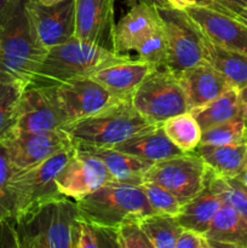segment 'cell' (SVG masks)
<instances>
[{
	"label": "cell",
	"mask_w": 247,
	"mask_h": 248,
	"mask_svg": "<svg viewBox=\"0 0 247 248\" xmlns=\"http://www.w3.org/2000/svg\"><path fill=\"white\" fill-rule=\"evenodd\" d=\"M46 52L28 0H11L0 17V82L28 87Z\"/></svg>",
	"instance_id": "obj_1"
},
{
	"label": "cell",
	"mask_w": 247,
	"mask_h": 248,
	"mask_svg": "<svg viewBox=\"0 0 247 248\" xmlns=\"http://www.w3.org/2000/svg\"><path fill=\"white\" fill-rule=\"evenodd\" d=\"M79 217L77 201L50 199L12 220L18 248H73V228Z\"/></svg>",
	"instance_id": "obj_2"
},
{
	"label": "cell",
	"mask_w": 247,
	"mask_h": 248,
	"mask_svg": "<svg viewBox=\"0 0 247 248\" xmlns=\"http://www.w3.org/2000/svg\"><path fill=\"white\" fill-rule=\"evenodd\" d=\"M159 126L138 113L131 99H126L93 115L65 124L61 128L77 148H114L133 136Z\"/></svg>",
	"instance_id": "obj_3"
},
{
	"label": "cell",
	"mask_w": 247,
	"mask_h": 248,
	"mask_svg": "<svg viewBox=\"0 0 247 248\" xmlns=\"http://www.w3.org/2000/svg\"><path fill=\"white\" fill-rule=\"evenodd\" d=\"M130 58L132 57L91 45L74 36L48 48L28 87H48L75 78L92 77L103 68L126 62Z\"/></svg>",
	"instance_id": "obj_4"
},
{
	"label": "cell",
	"mask_w": 247,
	"mask_h": 248,
	"mask_svg": "<svg viewBox=\"0 0 247 248\" xmlns=\"http://www.w3.org/2000/svg\"><path fill=\"white\" fill-rule=\"evenodd\" d=\"M77 203L80 218L110 228L154 215L143 189L136 184L109 182Z\"/></svg>",
	"instance_id": "obj_5"
},
{
	"label": "cell",
	"mask_w": 247,
	"mask_h": 248,
	"mask_svg": "<svg viewBox=\"0 0 247 248\" xmlns=\"http://www.w3.org/2000/svg\"><path fill=\"white\" fill-rule=\"evenodd\" d=\"M77 153L74 144L64 148L45 161L22 171H14L10 179L14 217H19L39 203L62 196L56 186V178Z\"/></svg>",
	"instance_id": "obj_6"
},
{
	"label": "cell",
	"mask_w": 247,
	"mask_h": 248,
	"mask_svg": "<svg viewBox=\"0 0 247 248\" xmlns=\"http://www.w3.org/2000/svg\"><path fill=\"white\" fill-rule=\"evenodd\" d=\"M131 101L138 113L156 125L189 111L183 87L177 75L167 68H154L136 90Z\"/></svg>",
	"instance_id": "obj_7"
},
{
	"label": "cell",
	"mask_w": 247,
	"mask_h": 248,
	"mask_svg": "<svg viewBox=\"0 0 247 248\" xmlns=\"http://www.w3.org/2000/svg\"><path fill=\"white\" fill-rule=\"evenodd\" d=\"M39 89H43L50 97L67 124L93 115L121 102L92 77L75 78L53 86Z\"/></svg>",
	"instance_id": "obj_8"
},
{
	"label": "cell",
	"mask_w": 247,
	"mask_h": 248,
	"mask_svg": "<svg viewBox=\"0 0 247 248\" xmlns=\"http://www.w3.org/2000/svg\"><path fill=\"white\" fill-rule=\"evenodd\" d=\"M167 36V69L178 75L203 61L202 34L184 9H159Z\"/></svg>",
	"instance_id": "obj_9"
},
{
	"label": "cell",
	"mask_w": 247,
	"mask_h": 248,
	"mask_svg": "<svg viewBox=\"0 0 247 248\" xmlns=\"http://www.w3.org/2000/svg\"><path fill=\"white\" fill-rule=\"evenodd\" d=\"M206 171L207 166L195 152L184 153L153 164L143 181L159 184L184 205L203 188Z\"/></svg>",
	"instance_id": "obj_10"
},
{
	"label": "cell",
	"mask_w": 247,
	"mask_h": 248,
	"mask_svg": "<svg viewBox=\"0 0 247 248\" xmlns=\"http://www.w3.org/2000/svg\"><path fill=\"white\" fill-rule=\"evenodd\" d=\"M109 182H113V178L104 162L90 153L77 149L56 178V186L62 195L79 201Z\"/></svg>",
	"instance_id": "obj_11"
},
{
	"label": "cell",
	"mask_w": 247,
	"mask_h": 248,
	"mask_svg": "<svg viewBox=\"0 0 247 248\" xmlns=\"http://www.w3.org/2000/svg\"><path fill=\"white\" fill-rule=\"evenodd\" d=\"M115 0H75V38L115 52Z\"/></svg>",
	"instance_id": "obj_12"
},
{
	"label": "cell",
	"mask_w": 247,
	"mask_h": 248,
	"mask_svg": "<svg viewBox=\"0 0 247 248\" xmlns=\"http://www.w3.org/2000/svg\"><path fill=\"white\" fill-rule=\"evenodd\" d=\"M2 144L6 147L14 171H22L45 161L73 143L60 128L50 132H17Z\"/></svg>",
	"instance_id": "obj_13"
},
{
	"label": "cell",
	"mask_w": 247,
	"mask_h": 248,
	"mask_svg": "<svg viewBox=\"0 0 247 248\" xmlns=\"http://www.w3.org/2000/svg\"><path fill=\"white\" fill-rule=\"evenodd\" d=\"M201 33L220 47L247 55V27L232 17L206 5L185 7Z\"/></svg>",
	"instance_id": "obj_14"
},
{
	"label": "cell",
	"mask_w": 247,
	"mask_h": 248,
	"mask_svg": "<svg viewBox=\"0 0 247 248\" xmlns=\"http://www.w3.org/2000/svg\"><path fill=\"white\" fill-rule=\"evenodd\" d=\"M28 9L39 38L47 50L75 36V0H64L55 5L28 0Z\"/></svg>",
	"instance_id": "obj_15"
},
{
	"label": "cell",
	"mask_w": 247,
	"mask_h": 248,
	"mask_svg": "<svg viewBox=\"0 0 247 248\" xmlns=\"http://www.w3.org/2000/svg\"><path fill=\"white\" fill-rule=\"evenodd\" d=\"M65 124L64 116L43 89L26 87L23 90L19 101L17 132H50L60 130Z\"/></svg>",
	"instance_id": "obj_16"
},
{
	"label": "cell",
	"mask_w": 247,
	"mask_h": 248,
	"mask_svg": "<svg viewBox=\"0 0 247 248\" xmlns=\"http://www.w3.org/2000/svg\"><path fill=\"white\" fill-rule=\"evenodd\" d=\"M186 97L189 110L206 106L232 87L210 63L202 61L177 75Z\"/></svg>",
	"instance_id": "obj_17"
},
{
	"label": "cell",
	"mask_w": 247,
	"mask_h": 248,
	"mask_svg": "<svg viewBox=\"0 0 247 248\" xmlns=\"http://www.w3.org/2000/svg\"><path fill=\"white\" fill-rule=\"evenodd\" d=\"M160 22L159 7L147 2L132 5L127 14L116 23L115 52L127 56L135 52L137 46Z\"/></svg>",
	"instance_id": "obj_18"
},
{
	"label": "cell",
	"mask_w": 247,
	"mask_h": 248,
	"mask_svg": "<svg viewBox=\"0 0 247 248\" xmlns=\"http://www.w3.org/2000/svg\"><path fill=\"white\" fill-rule=\"evenodd\" d=\"M153 69L154 67L145 61L130 58L126 62L103 68L94 73L92 78L116 98L125 101L132 99L136 90Z\"/></svg>",
	"instance_id": "obj_19"
},
{
	"label": "cell",
	"mask_w": 247,
	"mask_h": 248,
	"mask_svg": "<svg viewBox=\"0 0 247 248\" xmlns=\"http://www.w3.org/2000/svg\"><path fill=\"white\" fill-rule=\"evenodd\" d=\"M222 205V198L212 186L206 171L205 186L200 193L182 206L181 212L176 217L177 222L183 229L205 234Z\"/></svg>",
	"instance_id": "obj_20"
},
{
	"label": "cell",
	"mask_w": 247,
	"mask_h": 248,
	"mask_svg": "<svg viewBox=\"0 0 247 248\" xmlns=\"http://www.w3.org/2000/svg\"><path fill=\"white\" fill-rule=\"evenodd\" d=\"M119 152L126 153L132 156L142 159L144 161L155 164L177 155L184 154L178 147L173 144L166 133L162 130L161 125L155 130L133 136L114 147Z\"/></svg>",
	"instance_id": "obj_21"
},
{
	"label": "cell",
	"mask_w": 247,
	"mask_h": 248,
	"mask_svg": "<svg viewBox=\"0 0 247 248\" xmlns=\"http://www.w3.org/2000/svg\"><path fill=\"white\" fill-rule=\"evenodd\" d=\"M205 236L211 248H247V220L223 202Z\"/></svg>",
	"instance_id": "obj_22"
},
{
	"label": "cell",
	"mask_w": 247,
	"mask_h": 248,
	"mask_svg": "<svg viewBox=\"0 0 247 248\" xmlns=\"http://www.w3.org/2000/svg\"><path fill=\"white\" fill-rule=\"evenodd\" d=\"M77 149L99 157L108 169L113 182H119V183L139 186L144 179L147 171L153 165L130 154L119 152L114 148L79 147Z\"/></svg>",
	"instance_id": "obj_23"
},
{
	"label": "cell",
	"mask_w": 247,
	"mask_h": 248,
	"mask_svg": "<svg viewBox=\"0 0 247 248\" xmlns=\"http://www.w3.org/2000/svg\"><path fill=\"white\" fill-rule=\"evenodd\" d=\"M206 166L216 174L225 178H236L247 166V148L237 144H199L194 150Z\"/></svg>",
	"instance_id": "obj_24"
},
{
	"label": "cell",
	"mask_w": 247,
	"mask_h": 248,
	"mask_svg": "<svg viewBox=\"0 0 247 248\" xmlns=\"http://www.w3.org/2000/svg\"><path fill=\"white\" fill-rule=\"evenodd\" d=\"M202 45L203 61L218 70L235 89L241 90L247 86V55L220 47L203 34Z\"/></svg>",
	"instance_id": "obj_25"
},
{
	"label": "cell",
	"mask_w": 247,
	"mask_h": 248,
	"mask_svg": "<svg viewBox=\"0 0 247 248\" xmlns=\"http://www.w3.org/2000/svg\"><path fill=\"white\" fill-rule=\"evenodd\" d=\"M189 111L193 114L202 131L237 116H244L239 90L235 87H230L206 106Z\"/></svg>",
	"instance_id": "obj_26"
},
{
	"label": "cell",
	"mask_w": 247,
	"mask_h": 248,
	"mask_svg": "<svg viewBox=\"0 0 247 248\" xmlns=\"http://www.w3.org/2000/svg\"><path fill=\"white\" fill-rule=\"evenodd\" d=\"M161 127L169 140L183 153H191L201 142L202 130L190 111L167 119Z\"/></svg>",
	"instance_id": "obj_27"
},
{
	"label": "cell",
	"mask_w": 247,
	"mask_h": 248,
	"mask_svg": "<svg viewBox=\"0 0 247 248\" xmlns=\"http://www.w3.org/2000/svg\"><path fill=\"white\" fill-rule=\"evenodd\" d=\"M138 222L153 248H176L177 240L183 230L176 217L154 213L140 218Z\"/></svg>",
	"instance_id": "obj_28"
},
{
	"label": "cell",
	"mask_w": 247,
	"mask_h": 248,
	"mask_svg": "<svg viewBox=\"0 0 247 248\" xmlns=\"http://www.w3.org/2000/svg\"><path fill=\"white\" fill-rule=\"evenodd\" d=\"M73 248H119L116 228L77 217L73 228Z\"/></svg>",
	"instance_id": "obj_29"
},
{
	"label": "cell",
	"mask_w": 247,
	"mask_h": 248,
	"mask_svg": "<svg viewBox=\"0 0 247 248\" xmlns=\"http://www.w3.org/2000/svg\"><path fill=\"white\" fill-rule=\"evenodd\" d=\"M24 87L0 82V143H5L17 132L19 101Z\"/></svg>",
	"instance_id": "obj_30"
},
{
	"label": "cell",
	"mask_w": 247,
	"mask_h": 248,
	"mask_svg": "<svg viewBox=\"0 0 247 248\" xmlns=\"http://www.w3.org/2000/svg\"><path fill=\"white\" fill-rule=\"evenodd\" d=\"M207 176L223 202L234 208L247 220V188L236 178H225L216 174L207 167Z\"/></svg>",
	"instance_id": "obj_31"
},
{
	"label": "cell",
	"mask_w": 247,
	"mask_h": 248,
	"mask_svg": "<svg viewBox=\"0 0 247 248\" xmlns=\"http://www.w3.org/2000/svg\"><path fill=\"white\" fill-rule=\"evenodd\" d=\"M135 52L137 58L150 63L154 68H166L169 45L162 19L137 46Z\"/></svg>",
	"instance_id": "obj_32"
},
{
	"label": "cell",
	"mask_w": 247,
	"mask_h": 248,
	"mask_svg": "<svg viewBox=\"0 0 247 248\" xmlns=\"http://www.w3.org/2000/svg\"><path fill=\"white\" fill-rule=\"evenodd\" d=\"M245 116H237L232 120L211 126L202 131L201 144H237L244 140Z\"/></svg>",
	"instance_id": "obj_33"
},
{
	"label": "cell",
	"mask_w": 247,
	"mask_h": 248,
	"mask_svg": "<svg viewBox=\"0 0 247 248\" xmlns=\"http://www.w3.org/2000/svg\"><path fill=\"white\" fill-rule=\"evenodd\" d=\"M139 186L144 191L148 202H149L154 213L177 217V215L181 212L183 203L171 191L149 181H143Z\"/></svg>",
	"instance_id": "obj_34"
},
{
	"label": "cell",
	"mask_w": 247,
	"mask_h": 248,
	"mask_svg": "<svg viewBox=\"0 0 247 248\" xmlns=\"http://www.w3.org/2000/svg\"><path fill=\"white\" fill-rule=\"evenodd\" d=\"M14 173V167L10 162L7 149L0 143V219H12L11 194H10V179Z\"/></svg>",
	"instance_id": "obj_35"
},
{
	"label": "cell",
	"mask_w": 247,
	"mask_h": 248,
	"mask_svg": "<svg viewBox=\"0 0 247 248\" xmlns=\"http://www.w3.org/2000/svg\"><path fill=\"white\" fill-rule=\"evenodd\" d=\"M119 248H153L152 242L140 228L138 220H126L116 227Z\"/></svg>",
	"instance_id": "obj_36"
},
{
	"label": "cell",
	"mask_w": 247,
	"mask_h": 248,
	"mask_svg": "<svg viewBox=\"0 0 247 248\" xmlns=\"http://www.w3.org/2000/svg\"><path fill=\"white\" fill-rule=\"evenodd\" d=\"M176 248H211L207 237L202 232L190 229H183L178 240Z\"/></svg>",
	"instance_id": "obj_37"
},
{
	"label": "cell",
	"mask_w": 247,
	"mask_h": 248,
	"mask_svg": "<svg viewBox=\"0 0 247 248\" xmlns=\"http://www.w3.org/2000/svg\"><path fill=\"white\" fill-rule=\"evenodd\" d=\"M200 4L212 7V9L217 10V11H219V12H223V14L232 17V18H235L236 21L241 22L242 24H245V26L247 27V9H244V7L222 6V5H218V4H216V2L210 1V0H201Z\"/></svg>",
	"instance_id": "obj_38"
},
{
	"label": "cell",
	"mask_w": 247,
	"mask_h": 248,
	"mask_svg": "<svg viewBox=\"0 0 247 248\" xmlns=\"http://www.w3.org/2000/svg\"><path fill=\"white\" fill-rule=\"evenodd\" d=\"M17 247L16 234L11 219H0V248Z\"/></svg>",
	"instance_id": "obj_39"
},
{
	"label": "cell",
	"mask_w": 247,
	"mask_h": 248,
	"mask_svg": "<svg viewBox=\"0 0 247 248\" xmlns=\"http://www.w3.org/2000/svg\"><path fill=\"white\" fill-rule=\"evenodd\" d=\"M127 4H130L131 6L138 2H147V4H152L154 6L159 7V9H169V7H174V5L172 4L171 0H125Z\"/></svg>",
	"instance_id": "obj_40"
},
{
	"label": "cell",
	"mask_w": 247,
	"mask_h": 248,
	"mask_svg": "<svg viewBox=\"0 0 247 248\" xmlns=\"http://www.w3.org/2000/svg\"><path fill=\"white\" fill-rule=\"evenodd\" d=\"M222 6H232V7H244L247 9V0H210Z\"/></svg>",
	"instance_id": "obj_41"
},
{
	"label": "cell",
	"mask_w": 247,
	"mask_h": 248,
	"mask_svg": "<svg viewBox=\"0 0 247 248\" xmlns=\"http://www.w3.org/2000/svg\"><path fill=\"white\" fill-rule=\"evenodd\" d=\"M201 0H171L172 4L174 5V7H178V9H185L188 6H193V5L200 4Z\"/></svg>",
	"instance_id": "obj_42"
},
{
	"label": "cell",
	"mask_w": 247,
	"mask_h": 248,
	"mask_svg": "<svg viewBox=\"0 0 247 248\" xmlns=\"http://www.w3.org/2000/svg\"><path fill=\"white\" fill-rule=\"evenodd\" d=\"M240 94V101H241V107H242V113H244L245 119H247V86L244 89L239 90Z\"/></svg>",
	"instance_id": "obj_43"
},
{
	"label": "cell",
	"mask_w": 247,
	"mask_h": 248,
	"mask_svg": "<svg viewBox=\"0 0 247 248\" xmlns=\"http://www.w3.org/2000/svg\"><path fill=\"white\" fill-rule=\"evenodd\" d=\"M236 179H239V181L241 182V183L247 188V166L245 167L244 171H242L241 173L236 177Z\"/></svg>",
	"instance_id": "obj_44"
},
{
	"label": "cell",
	"mask_w": 247,
	"mask_h": 248,
	"mask_svg": "<svg viewBox=\"0 0 247 248\" xmlns=\"http://www.w3.org/2000/svg\"><path fill=\"white\" fill-rule=\"evenodd\" d=\"M36 1L40 2V4L43 5H55L57 4V2L64 1V0H36Z\"/></svg>",
	"instance_id": "obj_45"
},
{
	"label": "cell",
	"mask_w": 247,
	"mask_h": 248,
	"mask_svg": "<svg viewBox=\"0 0 247 248\" xmlns=\"http://www.w3.org/2000/svg\"><path fill=\"white\" fill-rule=\"evenodd\" d=\"M11 1V0H0V17H1L2 12H4L5 7L7 6V4Z\"/></svg>",
	"instance_id": "obj_46"
},
{
	"label": "cell",
	"mask_w": 247,
	"mask_h": 248,
	"mask_svg": "<svg viewBox=\"0 0 247 248\" xmlns=\"http://www.w3.org/2000/svg\"><path fill=\"white\" fill-rule=\"evenodd\" d=\"M244 144L247 148V119H245V128H244V140H242Z\"/></svg>",
	"instance_id": "obj_47"
}]
</instances>
